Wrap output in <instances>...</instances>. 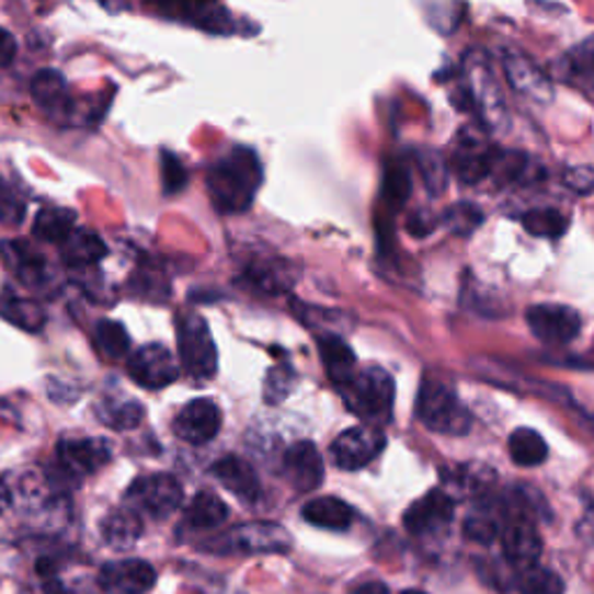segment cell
Masks as SVG:
<instances>
[{"instance_id": "6da1fadb", "label": "cell", "mask_w": 594, "mask_h": 594, "mask_svg": "<svg viewBox=\"0 0 594 594\" xmlns=\"http://www.w3.org/2000/svg\"><path fill=\"white\" fill-rule=\"evenodd\" d=\"M207 193L221 214L247 212L263 184V163L251 147H232L207 168Z\"/></svg>"}, {"instance_id": "7a4b0ae2", "label": "cell", "mask_w": 594, "mask_h": 594, "mask_svg": "<svg viewBox=\"0 0 594 594\" xmlns=\"http://www.w3.org/2000/svg\"><path fill=\"white\" fill-rule=\"evenodd\" d=\"M465 110L477 112L481 124L490 130H504L509 126V112L502 95L498 75L492 72L488 58L481 54H469L465 61Z\"/></svg>"}, {"instance_id": "3957f363", "label": "cell", "mask_w": 594, "mask_h": 594, "mask_svg": "<svg viewBox=\"0 0 594 594\" xmlns=\"http://www.w3.org/2000/svg\"><path fill=\"white\" fill-rule=\"evenodd\" d=\"M415 413L419 421L432 430L442 434H453V437H462L471 427V415L460 404L458 392L453 390L450 384L425 379L419 392V402H415Z\"/></svg>"}, {"instance_id": "277c9868", "label": "cell", "mask_w": 594, "mask_h": 594, "mask_svg": "<svg viewBox=\"0 0 594 594\" xmlns=\"http://www.w3.org/2000/svg\"><path fill=\"white\" fill-rule=\"evenodd\" d=\"M353 413H358L369 425L390 419L395 402V381L381 367H367L353 376V381L342 390Z\"/></svg>"}, {"instance_id": "5b68a950", "label": "cell", "mask_w": 594, "mask_h": 594, "mask_svg": "<svg viewBox=\"0 0 594 594\" xmlns=\"http://www.w3.org/2000/svg\"><path fill=\"white\" fill-rule=\"evenodd\" d=\"M180 336V358L184 369L197 381H207L219 369V351L207 321L197 313H184L176 325Z\"/></svg>"}, {"instance_id": "8992f818", "label": "cell", "mask_w": 594, "mask_h": 594, "mask_svg": "<svg viewBox=\"0 0 594 594\" xmlns=\"http://www.w3.org/2000/svg\"><path fill=\"white\" fill-rule=\"evenodd\" d=\"M448 170L458 176L462 184H479L492 174L494 161H498V151L488 140L486 130L479 128H462L455 137V142L448 153Z\"/></svg>"}, {"instance_id": "52a82bcc", "label": "cell", "mask_w": 594, "mask_h": 594, "mask_svg": "<svg viewBox=\"0 0 594 594\" xmlns=\"http://www.w3.org/2000/svg\"><path fill=\"white\" fill-rule=\"evenodd\" d=\"M128 504L137 513H147L151 518H168L180 509L184 500V488L170 473H151V477L137 479L128 492Z\"/></svg>"}, {"instance_id": "ba28073f", "label": "cell", "mask_w": 594, "mask_h": 594, "mask_svg": "<svg viewBox=\"0 0 594 594\" xmlns=\"http://www.w3.org/2000/svg\"><path fill=\"white\" fill-rule=\"evenodd\" d=\"M386 448L384 432L376 425H358L344 430L332 444L334 465L346 471L367 467Z\"/></svg>"}, {"instance_id": "9c48e42d", "label": "cell", "mask_w": 594, "mask_h": 594, "mask_svg": "<svg viewBox=\"0 0 594 594\" xmlns=\"http://www.w3.org/2000/svg\"><path fill=\"white\" fill-rule=\"evenodd\" d=\"M165 16L186 22L209 33H232V16L221 8L219 0H149Z\"/></svg>"}, {"instance_id": "30bf717a", "label": "cell", "mask_w": 594, "mask_h": 594, "mask_svg": "<svg viewBox=\"0 0 594 594\" xmlns=\"http://www.w3.org/2000/svg\"><path fill=\"white\" fill-rule=\"evenodd\" d=\"M527 325L544 344H569L581 332V316L564 305H534L527 309Z\"/></svg>"}, {"instance_id": "8fae6325", "label": "cell", "mask_w": 594, "mask_h": 594, "mask_svg": "<svg viewBox=\"0 0 594 594\" xmlns=\"http://www.w3.org/2000/svg\"><path fill=\"white\" fill-rule=\"evenodd\" d=\"M128 374L133 381L142 388L158 390L168 388L180 376L174 355L163 344H147L140 351H135L128 361Z\"/></svg>"}, {"instance_id": "7c38bea8", "label": "cell", "mask_w": 594, "mask_h": 594, "mask_svg": "<svg viewBox=\"0 0 594 594\" xmlns=\"http://www.w3.org/2000/svg\"><path fill=\"white\" fill-rule=\"evenodd\" d=\"M224 425V413L214 400L201 398L189 402L180 413H176L174 432L176 437L184 439L186 444L201 446L209 444L216 434H219Z\"/></svg>"}, {"instance_id": "4fadbf2b", "label": "cell", "mask_w": 594, "mask_h": 594, "mask_svg": "<svg viewBox=\"0 0 594 594\" xmlns=\"http://www.w3.org/2000/svg\"><path fill=\"white\" fill-rule=\"evenodd\" d=\"M31 95L35 105L58 124L70 122V116L75 114V101L70 95L66 77L54 68L39 70L31 79Z\"/></svg>"}, {"instance_id": "5bb4252c", "label": "cell", "mask_w": 594, "mask_h": 594, "mask_svg": "<svg viewBox=\"0 0 594 594\" xmlns=\"http://www.w3.org/2000/svg\"><path fill=\"white\" fill-rule=\"evenodd\" d=\"M290 544V534L282 525L251 523L228 534L219 548H228V552H288Z\"/></svg>"}, {"instance_id": "9a60e30c", "label": "cell", "mask_w": 594, "mask_h": 594, "mask_svg": "<svg viewBox=\"0 0 594 594\" xmlns=\"http://www.w3.org/2000/svg\"><path fill=\"white\" fill-rule=\"evenodd\" d=\"M105 594H147L156 583V569L145 560H118L101 569Z\"/></svg>"}, {"instance_id": "2e32d148", "label": "cell", "mask_w": 594, "mask_h": 594, "mask_svg": "<svg viewBox=\"0 0 594 594\" xmlns=\"http://www.w3.org/2000/svg\"><path fill=\"white\" fill-rule=\"evenodd\" d=\"M284 467L288 481L300 492L319 490L325 477L323 455L311 442H297L284 455Z\"/></svg>"}, {"instance_id": "e0dca14e", "label": "cell", "mask_w": 594, "mask_h": 594, "mask_svg": "<svg viewBox=\"0 0 594 594\" xmlns=\"http://www.w3.org/2000/svg\"><path fill=\"white\" fill-rule=\"evenodd\" d=\"M455 504L442 490H432L425 498L415 500L407 513H404V525L411 534H430L446 527L453 521Z\"/></svg>"}, {"instance_id": "ac0fdd59", "label": "cell", "mask_w": 594, "mask_h": 594, "mask_svg": "<svg viewBox=\"0 0 594 594\" xmlns=\"http://www.w3.org/2000/svg\"><path fill=\"white\" fill-rule=\"evenodd\" d=\"M504 72L513 91L523 93L525 98H532L537 103H550L552 101V84L550 79L534 66L525 54L511 52L504 56Z\"/></svg>"}, {"instance_id": "d6986e66", "label": "cell", "mask_w": 594, "mask_h": 594, "mask_svg": "<svg viewBox=\"0 0 594 594\" xmlns=\"http://www.w3.org/2000/svg\"><path fill=\"white\" fill-rule=\"evenodd\" d=\"M58 462L72 477H87L110 462V446L101 439H64L58 444Z\"/></svg>"}, {"instance_id": "ffe728a7", "label": "cell", "mask_w": 594, "mask_h": 594, "mask_svg": "<svg viewBox=\"0 0 594 594\" xmlns=\"http://www.w3.org/2000/svg\"><path fill=\"white\" fill-rule=\"evenodd\" d=\"M504 558L521 569H532L541 556V537L529 521H516L502 532Z\"/></svg>"}, {"instance_id": "44dd1931", "label": "cell", "mask_w": 594, "mask_h": 594, "mask_svg": "<svg viewBox=\"0 0 594 594\" xmlns=\"http://www.w3.org/2000/svg\"><path fill=\"white\" fill-rule=\"evenodd\" d=\"M0 255H3L5 265L12 270L19 282L26 286H37L47 279V261L37 249H33L24 240H5L0 244Z\"/></svg>"}, {"instance_id": "7402d4cb", "label": "cell", "mask_w": 594, "mask_h": 594, "mask_svg": "<svg viewBox=\"0 0 594 594\" xmlns=\"http://www.w3.org/2000/svg\"><path fill=\"white\" fill-rule=\"evenodd\" d=\"M212 473L219 479V483L226 490L235 494V498H240L244 502H255L261 498V481L255 477L253 467L242 458L228 455V458H221L212 467Z\"/></svg>"}, {"instance_id": "603a6c76", "label": "cell", "mask_w": 594, "mask_h": 594, "mask_svg": "<svg viewBox=\"0 0 594 594\" xmlns=\"http://www.w3.org/2000/svg\"><path fill=\"white\" fill-rule=\"evenodd\" d=\"M319 353L334 388L344 390L353 381V376L358 374L355 372V353L351 351V346L340 334L328 332L319 336Z\"/></svg>"}, {"instance_id": "cb8c5ba5", "label": "cell", "mask_w": 594, "mask_h": 594, "mask_svg": "<svg viewBox=\"0 0 594 594\" xmlns=\"http://www.w3.org/2000/svg\"><path fill=\"white\" fill-rule=\"evenodd\" d=\"M103 539L107 546L116 550H128L142 537V518L133 506L130 509H116L101 525Z\"/></svg>"}, {"instance_id": "d4e9b609", "label": "cell", "mask_w": 594, "mask_h": 594, "mask_svg": "<svg viewBox=\"0 0 594 594\" xmlns=\"http://www.w3.org/2000/svg\"><path fill=\"white\" fill-rule=\"evenodd\" d=\"M75 224H77V216L72 209L45 207L35 216L33 235L37 237V240L49 242V244H64L75 232Z\"/></svg>"}, {"instance_id": "484cf974", "label": "cell", "mask_w": 594, "mask_h": 594, "mask_svg": "<svg viewBox=\"0 0 594 594\" xmlns=\"http://www.w3.org/2000/svg\"><path fill=\"white\" fill-rule=\"evenodd\" d=\"M107 255L105 242L91 230H77L64 242V261L68 267H89Z\"/></svg>"}, {"instance_id": "4316f807", "label": "cell", "mask_w": 594, "mask_h": 594, "mask_svg": "<svg viewBox=\"0 0 594 594\" xmlns=\"http://www.w3.org/2000/svg\"><path fill=\"white\" fill-rule=\"evenodd\" d=\"M302 516L316 527L346 529L353 523V509L336 498H316L305 504Z\"/></svg>"}, {"instance_id": "83f0119b", "label": "cell", "mask_w": 594, "mask_h": 594, "mask_svg": "<svg viewBox=\"0 0 594 594\" xmlns=\"http://www.w3.org/2000/svg\"><path fill=\"white\" fill-rule=\"evenodd\" d=\"M247 276L253 286H259L267 293H284L293 286L297 274L288 261L263 259V261H255L249 265Z\"/></svg>"}, {"instance_id": "f1b7e54d", "label": "cell", "mask_w": 594, "mask_h": 594, "mask_svg": "<svg viewBox=\"0 0 594 594\" xmlns=\"http://www.w3.org/2000/svg\"><path fill=\"white\" fill-rule=\"evenodd\" d=\"M226 521H228V506L219 494H214V492L195 494L184 516V523L191 529H214L224 525Z\"/></svg>"}, {"instance_id": "f546056e", "label": "cell", "mask_w": 594, "mask_h": 594, "mask_svg": "<svg viewBox=\"0 0 594 594\" xmlns=\"http://www.w3.org/2000/svg\"><path fill=\"white\" fill-rule=\"evenodd\" d=\"M511 460L521 467H537L548 458V444L532 427H521L509 437Z\"/></svg>"}, {"instance_id": "4dcf8cb0", "label": "cell", "mask_w": 594, "mask_h": 594, "mask_svg": "<svg viewBox=\"0 0 594 594\" xmlns=\"http://www.w3.org/2000/svg\"><path fill=\"white\" fill-rule=\"evenodd\" d=\"M523 228L534 237H546V240H558L569 228L567 214L552 207L544 209H529L523 214Z\"/></svg>"}, {"instance_id": "1f68e13d", "label": "cell", "mask_w": 594, "mask_h": 594, "mask_svg": "<svg viewBox=\"0 0 594 594\" xmlns=\"http://www.w3.org/2000/svg\"><path fill=\"white\" fill-rule=\"evenodd\" d=\"M0 316L24 330H39L45 323V311L28 300H19V297L5 293L0 297Z\"/></svg>"}, {"instance_id": "d6a6232c", "label": "cell", "mask_w": 594, "mask_h": 594, "mask_svg": "<svg viewBox=\"0 0 594 594\" xmlns=\"http://www.w3.org/2000/svg\"><path fill=\"white\" fill-rule=\"evenodd\" d=\"M95 344L110 361H122L130 349V336L124 323L101 321L95 325Z\"/></svg>"}, {"instance_id": "836d02e7", "label": "cell", "mask_w": 594, "mask_h": 594, "mask_svg": "<svg viewBox=\"0 0 594 594\" xmlns=\"http://www.w3.org/2000/svg\"><path fill=\"white\" fill-rule=\"evenodd\" d=\"M411 195V176L404 163L390 161L384 172V203L392 209H400Z\"/></svg>"}, {"instance_id": "e575fe53", "label": "cell", "mask_w": 594, "mask_h": 594, "mask_svg": "<svg viewBox=\"0 0 594 594\" xmlns=\"http://www.w3.org/2000/svg\"><path fill=\"white\" fill-rule=\"evenodd\" d=\"M415 161H419V170L425 180V186L432 195H442L448 184V161L434 149H421L415 153Z\"/></svg>"}, {"instance_id": "d590c367", "label": "cell", "mask_w": 594, "mask_h": 594, "mask_svg": "<svg viewBox=\"0 0 594 594\" xmlns=\"http://www.w3.org/2000/svg\"><path fill=\"white\" fill-rule=\"evenodd\" d=\"M24 219H26L24 197L10 186L3 174H0V224L16 228L24 224Z\"/></svg>"}, {"instance_id": "8d00e7d4", "label": "cell", "mask_w": 594, "mask_h": 594, "mask_svg": "<svg viewBox=\"0 0 594 594\" xmlns=\"http://www.w3.org/2000/svg\"><path fill=\"white\" fill-rule=\"evenodd\" d=\"M161 182L165 195H176L189 186V170L184 161L172 151H161Z\"/></svg>"}, {"instance_id": "74e56055", "label": "cell", "mask_w": 594, "mask_h": 594, "mask_svg": "<svg viewBox=\"0 0 594 594\" xmlns=\"http://www.w3.org/2000/svg\"><path fill=\"white\" fill-rule=\"evenodd\" d=\"M444 224L455 232V235H471L483 224V212L471 205V203H455L446 216Z\"/></svg>"}, {"instance_id": "f35d334b", "label": "cell", "mask_w": 594, "mask_h": 594, "mask_svg": "<svg viewBox=\"0 0 594 594\" xmlns=\"http://www.w3.org/2000/svg\"><path fill=\"white\" fill-rule=\"evenodd\" d=\"M521 594H564V583L556 571L532 567L521 585Z\"/></svg>"}, {"instance_id": "ab89813d", "label": "cell", "mask_w": 594, "mask_h": 594, "mask_svg": "<svg viewBox=\"0 0 594 594\" xmlns=\"http://www.w3.org/2000/svg\"><path fill=\"white\" fill-rule=\"evenodd\" d=\"M142 415H145V409L140 404L126 400L114 409H107L101 421H105L114 430H133L142 423Z\"/></svg>"}, {"instance_id": "60d3db41", "label": "cell", "mask_w": 594, "mask_h": 594, "mask_svg": "<svg viewBox=\"0 0 594 594\" xmlns=\"http://www.w3.org/2000/svg\"><path fill=\"white\" fill-rule=\"evenodd\" d=\"M500 527L488 513H473V516L465 523V537L477 544H492L498 539Z\"/></svg>"}, {"instance_id": "b9f144b4", "label": "cell", "mask_w": 594, "mask_h": 594, "mask_svg": "<svg viewBox=\"0 0 594 594\" xmlns=\"http://www.w3.org/2000/svg\"><path fill=\"white\" fill-rule=\"evenodd\" d=\"M564 186L576 195H590L594 193V168L592 165H576L569 168L562 174Z\"/></svg>"}, {"instance_id": "7bdbcfd3", "label": "cell", "mask_w": 594, "mask_h": 594, "mask_svg": "<svg viewBox=\"0 0 594 594\" xmlns=\"http://www.w3.org/2000/svg\"><path fill=\"white\" fill-rule=\"evenodd\" d=\"M293 379V372L288 367H276L267 374V384H265V400L276 404L282 402V398H286L288 390H290V381Z\"/></svg>"}, {"instance_id": "ee69618b", "label": "cell", "mask_w": 594, "mask_h": 594, "mask_svg": "<svg viewBox=\"0 0 594 594\" xmlns=\"http://www.w3.org/2000/svg\"><path fill=\"white\" fill-rule=\"evenodd\" d=\"M567 61L571 64L573 72H585V75H594V37H590L587 43L579 45L576 49H571Z\"/></svg>"}, {"instance_id": "f6af8a7d", "label": "cell", "mask_w": 594, "mask_h": 594, "mask_svg": "<svg viewBox=\"0 0 594 594\" xmlns=\"http://www.w3.org/2000/svg\"><path fill=\"white\" fill-rule=\"evenodd\" d=\"M16 56V37L0 26V68H8Z\"/></svg>"}, {"instance_id": "bcb514c9", "label": "cell", "mask_w": 594, "mask_h": 594, "mask_svg": "<svg viewBox=\"0 0 594 594\" xmlns=\"http://www.w3.org/2000/svg\"><path fill=\"white\" fill-rule=\"evenodd\" d=\"M353 594H390L388 587L384 583H365L361 585L358 590H355Z\"/></svg>"}, {"instance_id": "7dc6e473", "label": "cell", "mask_w": 594, "mask_h": 594, "mask_svg": "<svg viewBox=\"0 0 594 594\" xmlns=\"http://www.w3.org/2000/svg\"><path fill=\"white\" fill-rule=\"evenodd\" d=\"M10 504H12V492H10L8 483L0 479V513H3Z\"/></svg>"}, {"instance_id": "c3c4849f", "label": "cell", "mask_w": 594, "mask_h": 594, "mask_svg": "<svg viewBox=\"0 0 594 594\" xmlns=\"http://www.w3.org/2000/svg\"><path fill=\"white\" fill-rule=\"evenodd\" d=\"M402 594H425V592H421V590H407V592H402Z\"/></svg>"}]
</instances>
